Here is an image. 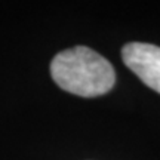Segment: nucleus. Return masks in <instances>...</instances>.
<instances>
[{
  "mask_svg": "<svg viewBox=\"0 0 160 160\" xmlns=\"http://www.w3.org/2000/svg\"><path fill=\"white\" fill-rule=\"evenodd\" d=\"M51 74L61 89L79 97H99L114 86L113 65L98 52L76 46L52 59Z\"/></svg>",
  "mask_w": 160,
  "mask_h": 160,
  "instance_id": "nucleus-1",
  "label": "nucleus"
},
{
  "mask_svg": "<svg viewBox=\"0 0 160 160\" xmlns=\"http://www.w3.org/2000/svg\"><path fill=\"white\" fill-rule=\"evenodd\" d=\"M126 67L132 70L153 91L160 93V48L150 43L132 42L122 49Z\"/></svg>",
  "mask_w": 160,
  "mask_h": 160,
  "instance_id": "nucleus-2",
  "label": "nucleus"
}]
</instances>
